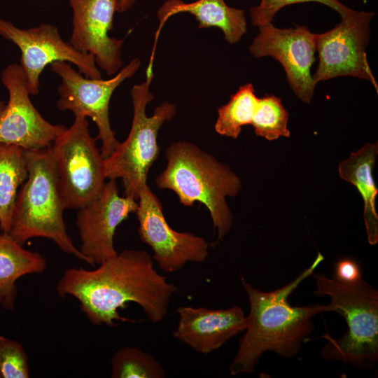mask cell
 <instances>
[{"instance_id": "24", "label": "cell", "mask_w": 378, "mask_h": 378, "mask_svg": "<svg viewBox=\"0 0 378 378\" xmlns=\"http://www.w3.org/2000/svg\"><path fill=\"white\" fill-rule=\"evenodd\" d=\"M0 377L28 378V356L17 341L0 335Z\"/></svg>"}, {"instance_id": "12", "label": "cell", "mask_w": 378, "mask_h": 378, "mask_svg": "<svg viewBox=\"0 0 378 378\" xmlns=\"http://www.w3.org/2000/svg\"><path fill=\"white\" fill-rule=\"evenodd\" d=\"M259 32L248 49L255 58L272 57L283 66L286 80L295 96L310 104L316 83L311 74L315 62V33L305 25L281 29L270 22L258 27Z\"/></svg>"}, {"instance_id": "4", "label": "cell", "mask_w": 378, "mask_h": 378, "mask_svg": "<svg viewBox=\"0 0 378 378\" xmlns=\"http://www.w3.org/2000/svg\"><path fill=\"white\" fill-rule=\"evenodd\" d=\"M25 156L28 176L18 192L8 234L22 246L34 237L50 239L63 252L88 263L67 233L51 146L25 150Z\"/></svg>"}, {"instance_id": "7", "label": "cell", "mask_w": 378, "mask_h": 378, "mask_svg": "<svg viewBox=\"0 0 378 378\" xmlns=\"http://www.w3.org/2000/svg\"><path fill=\"white\" fill-rule=\"evenodd\" d=\"M87 118L75 117L51 145L64 206L78 209L96 199L105 184L104 158Z\"/></svg>"}, {"instance_id": "5", "label": "cell", "mask_w": 378, "mask_h": 378, "mask_svg": "<svg viewBox=\"0 0 378 378\" xmlns=\"http://www.w3.org/2000/svg\"><path fill=\"white\" fill-rule=\"evenodd\" d=\"M312 275L316 284L314 294L329 296L331 312L340 314L348 326L340 339L323 335L328 342L321 356L326 360L370 370L378 360V291L363 279L343 284L322 274Z\"/></svg>"}, {"instance_id": "27", "label": "cell", "mask_w": 378, "mask_h": 378, "mask_svg": "<svg viewBox=\"0 0 378 378\" xmlns=\"http://www.w3.org/2000/svg\"><path fill=\"white\" fill-rule=\"evenodd\" d=\"M136 0H120L118 12H125L130 9L135 3Z\"/></svg>"}, {"instance_id": "29", "label": "cell", "mask_w": 378, "mask_h": 378, "mask_svg": "<svg viewBox=\"0 0 378 378\" xmlns=\"http://www.w3.org/2000/svg\"><path fill=\"white\" fill-rule=\"evenodd\" d=\"M363 1H365V0H363Z\"/></svg>"}, {"instance_id": "28", "label": "cell", "mask_w": 378, "mask_h": 378, "mask_svg": "<svg viewBox=\"0 0 378 378\" xmlns=\"http://www.w3.org/2000/svg\"><path fill=\"white\" fill-rule=\"evenodd\" d=\"M5 105H6L5 103L0 100V114L1 111H3V109L4 108Z\"/></svg>"}, {"instance_id": "21", "label": "cell", "mask_w": 378, "mask_h": 378, "mask_svg": "<svg viewBox=\"0 0 378 378\" xmlns=\"http://www.w3.org/2000/svg\"><path fill=\"white\" fill-rule=\"evenodd\" d=\"M258 99L251 83L241 85L226 104L218 108V118L214 126L216 132L220 135L237 139L242 126L251 124Z\"/></svg>"}, {"instance_id": "18", "label": "cell", "mask_w": 378, "mask_h": 378, "mask_svg": "<svg viewBox=\"0 0 378 378\" xmlns=\"http://www.w3.org/2000/svg\"><path fill=\"white\" fill-rule=\"evenodd\" d=\"M378 153V144H366L339 164L340 177L356 187L364 202L363 216L369 243L378 240V216L375 200L378 189L372 176V169Z\"/></svg>"}, {"instance_id": "9", "label": "cell", "mask_w": 378, "mask_h": 378, "mask_svg": "<svg viewBox=\"0 0 378 378\" xmlns=\"http://www.w3.org/2000/svg\"><path fill=\"white\" fill-rule=\"evenodd\" d=\"M374 16L373 12L351 8L333 28L315 34L318 64L312 78L316 84L337 77L351 76L368 80L378 92V84L366 54Z\"/></svg>"}, {"instance_id": "3", "label": "cell", "mask_w": 378, "mask_h": 378, "mask_svg": "<svg viewBox=\"0 0 378 378\" xmlns=\"http://www.w3.org/2000/svg\"><path fill=\"white\" fill-rule=\"evenodd\" d=\"M165 169L156 177L160 189H169L185 206L198 202L208 209L218 239H223L232 225L233 216L227 197L241 190L239 177L216 158L196 144L186 141L172 143L165 150Z\"/></svg>"}, {"instance_id": "13", "label": "cell", "mask_w": 378, "mask_h": 378, "mask_svg": "<svg viewBox=\"0 0 378 378\" xmlns=\"http://www.w3.org/2000/svg\"><path fill=\"white\" fill-rule=\"evenodd\" d=\"M1 82L8 92V102L0 114V144L24 150L50 147L66 127L48 122L34 107L20 65H8L2 71Z\"/></svg>"}, {"instance_id": "14", "label": "cell", "mask_w": 378, "mask_h": 378, "mask_svg": "<svg viewBox=\"0 0 378 378\" xmlns=\"http://www.w3.org/2000/svg\"><path fill=\"white\" fill-rule=\"evenodd\" d=\"M137 207V200L120 196L116 180L109 179L96 199L78 209L79 250L88 264L99 265L118 253L113 243L117 227Z\"/></svg>"}, {"instance_id": "26", "label": "cell", "mask_w": 378, "mask_h": 378, "mask_svg": "<svg viewBox=\"0 0 378 378\" xmlns=\"http://www.w3.org/2000/svg\"><path fill=\"white\" fill-rule=\"evenodd\" d=\"M361 276L359 265L353 259L343 258L335 265L333 279L343 284H354Z\"/></svg>"}, {"instance_id": "19", "label": "cell", "mask_w": 378, "mask_h": 378, "mask_svg": "<svg viewBox=\"0 0 378 378\" xmlns=\"http://www.w3.org/2000/svg\"><path fill=\"white\" fill-rule=\"evenodd\" d=\"M47 267L46 258L38 252L25 249L8 233L0 234V306L14 308L17 298V281L30 274L43 273Z\"/></svg>"}, {"instance_id": "15", "label": "cell", "mask_w": 378, "mask_h": 378, "mask_svg": "<svg viewBox=\"0 0 378 378\" xmlns=\"http://www.w3.org/2000/svg\"><path fill=\"white\" fill-rule=\"evenodd\" d=\"M73 12L69 43L78 50L92 55L98 68L112 76L122 64L123 39L109 36L120 0H69Z\"/></svg>"}, {"instance_id": "8", "label": "cell", "mask_w": 378, "mask_h": 378, "mask_svg": "<svg viewBox=\"0 0 378 378\" xmlns=\"http://www.w3.org/2000/svg\"><path fill=\"white\" fill-rule=\"evenodd\" d=\"M140 65L139 59H133L114 76L102 80L87 78L66 62L50 64L51 71L61 78L57 108L71 111L75 117L90 118L94 122L98 130L96 139L102 141L100 150L104 158L108 157L119 144L109 120L111 97L125 80L134 75Z\"/></svg>"}, {"instance_id": "20", "label": "cell", "mask_w": 378, "mask_h": 378, "mask_svg": "<svg viewBox=\"0 0 378 378\" xmlns=\"http://www.w3.org/2000/svg\"><path fill=\"white\" fill-rule=\"evenodd\" d=\"M28 176L25 150L0 144V229L8 233L18 189Z\"/></svg>"}, {"instance_id": "11", "label": "cell", "mask_w": 378, "mask_h": 378, "mask_svg": "<svg viewBox=\"0 0 378 378\" xmlns=\"http://www.w3.org/2000/svg\"><path fill=\"white\" fill-rule=\"evenodd\" d=\"M135 212L139 221L141 240L153 250V260L165 272L180 270L187 262H204L209 244L202 237L191 232H180L167 222L162 206L148 184L138 195Z\"/></svg>"}, {"instance_id": "30", "label": "cell", "mask_w": 378, "mask_h": 378, "mask_svg": "<svg viewBox=\"0 0 378 378\" xmlns=\"http://www.w3.org/2000/svg\"><path fill=\"white\" fill-rule=\"evenodd\" d=\"M1 378V377H0Z\"/></svg>"}, {"instance_id": "23", "label": "cell", "mask_w": 378, "mask_h": 378, "mask_svg": "<svg viewBox=\"0 0 378 378\" xmlns=\"http://www.w3.org/2000/svg\"><path fill=\"white\" fill-rule=\"evenodd\" d=\"M288 118L281 98L273 94L266 95L258 99L251 125L257 136L272 141L280 136H290Z\"/></svg>"}, {"instance_id": "16", "label": "cell", "mask_w": 378, "mask_h": 378, "mask_svg": "<svg viewBox=\"0 0 378 378\" xmlns=\"http://www.w3.org/2000/svg\"><path fill=\"white\" fill-rule=\"evenodd\" d=\"M177 313L174 337L204 354L219 349L246 327V316L238 306L220 309L183 306Z\"/></svg>"}, {"instance_id": "1", "label": "cell", "mask_w": 378, "mask_h": 378, "mask_svg": "<svg viewBox=\"0 0 378 378\" xmlns=\"http://www.w3.org/2000/svg\"><path fill=\"white\" fill-rule=\"evenodd\" d=\"M98 265L91 270H65L57 284L58 295L77 299L94 325L113 327L116 321L135 322L118 311L130 302L139 305L152 322L164 319L177 288L158 272L146 251L125 249Z\"/></svg>"}, {"instance_id": "22", "label": "cell", "mask_w": 378, "mask_h": 378, "mask_svg": "<svg viewBox=\"0 0 378 378\" xmlns=\"http://www.w3.org/2000/svg\"><path fill=\"white\" fill-rule=\"evenodd\" d=\"M112 378H164L162 365L150 354L135 346L117 350L111 358Z\"/></svg>"}, {"instance_id": "25", "label": "cell", "mask_w": 378, "mask_h": 378, "mask_svg": "<svg viewBox=\"0 0 378 378\" xmlns=\"http://www.w3.org/2000/svg\"><path fill=\"white\" fill-rule=\"evenodd\" d=\"M308 2L326 6L339 13L340 17L351 9L340 0H260L258 5L250 8L249 15L252 24L257 27L265 25L272 22L278 11L285 6Z\"/></svg>"}, {"instance_id": "10", "label": "cell", "mask_w": 378, "mask_h": 378, "mask_svg": "<svg viewBox=\"0 0 378 378\" xmlns=\"http://www.w3.org/2000/svg\"><path fill=\"white\" fill-rule=\"evenodd\" d=\"M0 35L20 49V65L31 95L38 93L39 77L46 66L56 62L76 65L78 71L87 78H102L94 57L76 50L69 41H64L54 25L42 23L24 29L0 18Z\"/></svg>"}, {"instance_id": "17", "label": "cell", "mask_w": 378, "mask_h": 378, "mask_svg": "<svg viewBox=\"0 0 378 378\" xmlns=\"http://www.w3.org/2000/svg\"><path fill=\"white\" fill-rule=\"evenodd\" d=\"M188 13L199 22V28L218 27L230 43H236L247 32V22L242 9L230 7L225 0H197L185 3L182 0H167L159 8V27L155 46L163 25L173 15Z\"/></svg>"}, {"instance_id": "6", "label": "cell", "mask_w": 378, "mask_h": 378, "mask_svg": "<svg viewBox=\"0 0 378 378\" xmlns=\"http://www.w3.org/2000/svg\"><path fill=\"white\" fill-rule=\"evenodd\" d=\"M153 78V76L146 77L145 81L132 87L133 118L130 133L127 139L104 158L106 178H120L124 196L136 200L140 190L147 185L148 171L159 155L158 131L176 112V106L167 102L158 106L151 116L146 115L147 104L154 98L149 90Z\"/></svg>"}, {"instance_id": "2", "label": "cell", "mask_w": 378, "mask_h": 378, "mask_svg": "<svg viewBox=\"0 0 378 378\" xmlns=\"http://www.w3.org/2000/svg\"><path fill=\"white\" fill-rule=\"evenodd\" d=\"M323 260V255L318 253L312 265L295 279L270 292L255 288L241 277L250 311L246 316V332L230 365L231 375L253 373L260 356L267 351L286 358L299 353L302 342L308 340L307 337L314 330L312 317L331 312V307L330 304L293 307L288 299Z\"/></svg>"}]
</instances>
